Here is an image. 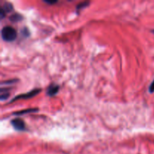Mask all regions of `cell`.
<instances>
[{
	"mask_svg": "<svg viewBox=\"0 0 154 154\" xmlns=\"http://www.w3.org/2000/svg\"><path fill=\"white\" fill-rule=\"evenodd\" d=\"M59 89H60V87H59L58 85H57V84H51V85H50L49 87L48 88L47 93H48L50 96H53L58 93Z\"/></svg>",
	"mask_w": 154,
	"mask_h": 154,
	"instance_id": "4",
	"label": "cell"
},
{
	"mask_svg": "<svg viewBox=\"0 0 154 154\" xmlns=\"http://www.w3.org/2000/svg\"><path fill=\"white\" fill-rule=\"evenodd\" d=\"M9 20L11 21H13V22H17V21H20L23 20L22 15L20 14L14 13L12 15H11L10 17H9Z\"/></svg>",
	"mask_w": 154,
	"mask_h": 154,
	"instance_id": "6",
	"label": "cell"
},
{
	"mask_svg": "<svg viewBox=\"0 0 154 154\" xmlns=\"http://www.w3.org/2000/svg\"><path fill=\"white\" fill-rule=\"evenodd\" d=\"M1 35L4 41L8 42H11L16 39L17 32L12 26H5L2 29Z\"/></svg>",
	"mask_w": 154,
	"mask_h": 154,
	"instance_id": "1",
	"label": "cell"
},
{
	"mask_svg": "<svg viewBox=\"0 0 154 154\" xmlns=\"http://www.w3.org/2000/svg\"><path fill=\"white\" fill-rule=\"evenodd\" d=\"M36 111H38V109H36V108H33V109H26L21 111H17V112H14L13 114L14 115H23V114H26V113H32V112H36Z\"/></svg>",
	"mask_w": 154,
	"mask_h": 154,
	"instance_id": "7",
	"label": "cell"
},
{
	"mask_svg": "<svg viewBox=\"0 0 154 154\" xmlns=\"http://www.w3.org/2000/svg\"><path fill=\"white\" fill-rule=\"evenodd\" d=\"M149 91H150V93H153L154 92V80L153 82L151 83V84L150 85V87H149Z\"/></svg>",
	"mask_w": 154,
	"mask_h": 154,
	"instance_id": "11",
	"label": "cell"
},
{
	"mask_svg": "<svg viewBox=\"0 0 154 154\" xmlns=\"http://www.w3.org/2000/svg\"><path fill=\"white\" fill-rule=\"evenodd\" d=\"M41 91V89H34V90H31V91L28 92L26 93H23V94H20L18 95V96H16L13 99L11 100V102H14L15 100L17 99H29V98H32L34 96H35L36 95L38 94Z\"/></svg>",
	"mask_w": 154,
	"mask_h": 154,
	"instance_id": "2",
	"label": "cell"
},
{
	"mask_svg": "<svg viewBox=\"0 0 154 154\" xmlns=\"http://www.w3.org/2000/svg\"><path fill=\"white\" fill-rule=\"evenodd\" d=\"M45 2L48 3V4H54V3H56L57 2L56 1H54V2H50V1H45Z\"/></svg>",
	"mask_w": 154,
	"mask_h": 154,
	"instance_id": "12",
	"label": "cell"
},
{
	"mask_svg": "<svg viewBox=\"0 0 154 154\" xmlns=\"http://www.w3.org/2000/svg\"><path fill=\"white\" fill-rule=\"evenodd\" d=\"M17 79H14V80H10V81H2V84H14V82H17Z\"/></svg>",
	"mask_w": 154,
	"mask_h": 154,
	"instance_id": "10",
	"label": "cell"
},
{
	"mask_svg": "<svg viewBox=\"0 0 154 154\" xmlns=\"http://www.w3.org/2000/svg\"><path fill=\"white\" fill-rule=\"evenodd\" d=\"M13 5L11 4L10 2H5L2 7L1 10L4 11V13H8L13 10Z\"/></svg>",
	"mask_w": 154,
	"mask_h": 154,
	"instance_id": "5",
	"label": "cell"
},
{
	"mask_svg": "<svg viewBox=\"0 0 154 154\" xmlns=\"http://www.w3.org/2000/svg\"><path fill=\"white\" fill-rule=\"evenodd\" d=\"M9 96V93H7V90L6 89H1V95H0V100L4 101L7 98H8Z\"/></svg>",
	"mask_w": 154,
	"mask_h": 154,
	"instance_id": "8",
	"label": "cell"
},
{
	"mask_svg": "<svg viewBox=\"0 0 154 154\" xmlns=\"http://www.w3.org/2000/svg\"><path fill=\"white\" fill-rule=\"evenodd\" d=\"M11 125L17 131H23L26 129L25 123L20 118H15L11 120Z\"/></svg>",
	"mask_w": 154,
	"mask_h": 154,
	"instance_id": "3",
	"label": "cell"
},
{
	"mask_svg": "<svg viewBox=\"0 0 154 154\" xmlns=\"http://www.w3.org/2000/svg\"><path fill=\"white\" fill-rule=\"evenodd\" d=\"M89 4H90V2H83L80 3L79 5H77V9H81V8H84V7H87Z\"/></svg>",
	"mask_w": 154,
	"mask_h": 154,
	"instance_id": "9",
	"label": "cell"
},
{
	"mask_svg": "<svg viewBox=\"0 0 154 154\" xmlns=\"http://www.w3.org/2000/svg\"><path fill=\"white\" fill-rule=\"evenodd\" d=\"M153 33H154V30H153Z\"/></svg>",
	"mask_w": 154,
	"mask_h": 154,
	"instance_id": "13",
	"label": "cell"
}]
</instances>
